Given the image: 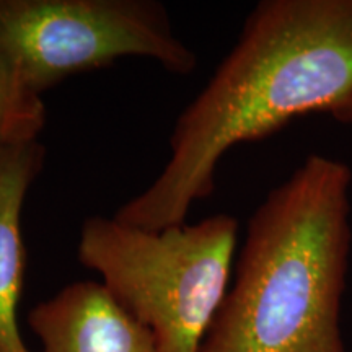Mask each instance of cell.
<instances>
[{
    "label": "cell",
    "instance_id": "1",
    "mask_svg": "<svg viewBox=\"0 0 352 352\" xmlns=\"http://www.w3.org/2000/svg\"><path fill=\"white\" fill-rule=\"evenodd\" d=\"M351 101L352 0H263L179 114L165 168L114 219L147 230L183 226L195 202L212 195L232 147L305 114L334 116Z\"/></svg>",
    "mask_w": 352,
    "mask_h": 352
},
{
    "label": "cell",
    "instance_id": "2",
    "mask_svg": "<svg viewBox=\"0 0 352 352\" xmlns=\"http://www.w3.org/2000/svg\"><path fill=\"white\" fill-rule=\"evenodd\" d=\"M351 184L344 162L314 153L266 196L201 352H347Z\"/></svg>",
    "mask_w": 352,
    "mask_h": 352
},
{
    "label": "cell",
    "instance_id": "3",
    "mask_svg": "<svg viewBox=\"0 0 352 352\" xmlns=\"http://www.w3.org/2000/svg\"><path fill=\"white\" fill-rule=\"evenodd\" d=\"M236 240L239 220L228 214L162 230L96 215L83 223L78 259L162 351L201 352L230 289Z\"/></svg>",
    "mask_w": 352,
    "mask_h": 352
},
{
    "label": "cell",
    "instance_id": "4",
    "mask_svg": "<svg viewBox=\"0 0 352 352\" xmlns=\"http://www.w3.org/2000/svg\"><path fill=\"white\" fill-rule=\"evenodd\" d=\"M0 50L39 96L126 56L148 57L178 76L197 63L152 0H0Z\"/></svg>",
    "mask_w": 352,
    "mask_h": 352
},
{
    "label": "cell",
    "instance_id": "5",
    "mask_svg": "<svg viewBox=\"0 0 352 352\" xmlns=\"http://www.w3.org/2000/svg\"><path fill=\"white\" fill-rule=\"evenodd\" d=\"M43 352H164L155 334L101 283L65 285L28 314Z\"/></svg>",
    "mask_w": 352,
    "mask_h": 352
},
{
    "label": "cell",
    "instance_id": "6",
    "mask_svg": "<svg viewBox=\"0 0 352 352\" xmlns=\"http://www.w3.org/2000/svg\"><path fill=\"white\" fill-rule=\"evenodd\" d=\"M44 157L39 140L0 151V352H33L19 327L26 266L21 210Z\"/></svg>",
    "mask_w": 352,
    "mask_h": 352
},
{
    "label": "cell",
    "instance_id": "7",
    "mask_svg": "<svg viewBox=\"0 0 352 352\" xmlns=\"http://www.w3.org/2000/svg\"><path fill=\"white\" fill-rule=\"evenodd\" d=\"M46 124L41 96L25 85L15 65L0 50V151L38 140Z\"/></svg>",
    "mask_w": 352,
    "mask_h": 352
},
{
    "label": "cell",
    "instance_id": "8",
    "mask_svg": "<svg viewBox=\"0 0 352 352\" xmlns=\"http://www.w3.org/2000/svg\"><path fill=\"white\" fill-rule=\"evenodd\" d=\"M333 118L340 122H344V124H352V101L351 103H347L344 108L340 109V111L334 114Z\"/></svg>",
    "mask_w": 352,
    "mask_h": 352
}]
</instances>
